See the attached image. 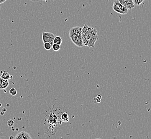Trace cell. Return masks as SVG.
Returning <instances> with one entry per match:
<instances>
[{"mask_svg": "<svg viewBox=\"0 0 151 139\" xmlns=\"http://www.w3.org/2000/svg\"><path fill=\"white\" fill-rule=\"evenodd\" d=\"M82 27L76 26L70 28V39L76 46L82 47L83 46L82 40Z\"/></svg>", "mask_w": 151, "mask_h": 139, "instance_id": "cell-3", "label": "cell"}, {"mask_svg": "<svg viewBox=\"0 0 151 139\" xmlns=\"http://www.w3.org/2000/svg\"><path fill=\"white\" fill-rule=\"evenodd\" d=\"M17 93V91L16 89L15 88H12L10 90H9V94L12 95V96H15L16 95Z\"/></svg>", "mask_w": 151, "mask_h": 139, "instance_id": "cell-14", "label": "cell"}, {"mask_svg": "<svg viewBox=\"0 0 151 139\" xmlns=\"http://www.w3.org/2000/svg\"><path fill=\"white\" fill-rule=\"evenodd\" d=\"M32 1H33V2H37V1H40V0H31Z\"/></svg>", "mask_w": 151, "mask_h": 139, "instance_id": "cell-21", "label": "cell"}, {"mask_svg": "<svg viewBox=\"0 0 151 139\" xmlns=\"http://www.w3.org/2000/svg\"><path fill=\"white\" fill-rule=\"evenodd\" d=\"M55 35L51 32H42V40L43 43H49L53 45Z\"/></svg>", "mask_w": 151, "mask_h": 139, "instance_id": "cell-5", "label": "cell"}, {"mask_svg": "<svg viewBox=\"0 0 151 139\" xmlns=\"http://www.w3.org/2000/svg\"><path fill=\"white\" fill-rule=\"evenodd\" d=\"M4 111H2L1 112V115H4Z\"/></svg>", "mask_w": 151, "mask_h": 139, "instance_id": "cell-19", "label": "cell"}, {"mask_svg": "<svg viewBox=\"0 0 151 139\" xmlns=\"http://www.w3.org/2000/svg\"><path fill=\"white\" fill-rule=\"evenodd\" d=\"M101 95H97L96 97L94 98V100L96 101L97 102L99 103L101 102Z\"/></svg>", "mask_w": 151, "mask_h": 139, "instance_id": "cell-17", "label": "cell"}, {"mask_svg": "<svg viewBox=\"0 0 151 139\" xmlns=\"http://www.w3.org/2000/svg\"><path fill=\"white\" fill-rule=\"evenodd\" d=\"M15 138L16 139H31V137L29 133L25 131H22L21 132L18 133Z\"/></svg>", "mask_w": 151, "mask_h": 139, "instance_id": "cell-7", "label": "cell"}, {"mask_svg": "<svg viewBox=\"0 0 151 139\" xmlns=\"http://www.w3.org/2000/svg\"><path fill=\"white\" fill-rule=\"evenodd\" d=\"M2 111H4V112L6 111V108H3V109H2Z\"/></svg>", "mask_w": 151, "mask_h": 139, "instance_id": "cell-20", "label": "cell"}, {"mask_svg": "<svg viewBox=\"0 0 151 139\" xmlns=\"http://www.w3.org/2000/svg\"><path fill=\"white\" fill-rule=\"evenodd\" d=\"M1 77L2 78L5 79H7V80H9V79L11 78L10 74L6 71H4L3 72V73L2 74V75L1 76Z\"/></svg>", "mask_w": 151, "mask_h": 139, "instance_id": "cell-11", "label": "cell"}, {"mask_svg": "<svg viewBox=\"0 0 151 139\" xmlns=\"http://www.w3.org/2000/svg\"><path fill=\"white\" fill-rule=\"evenodd\" d=\"M0 9H1V6H0Z\"/></svg>", "mask_w": 151, "mask_h": 139, "instance_id": "cell-24", "label": "cell"}, {"mask_svg": "<svg viewBox=\"0 0 151 139\" xmlns=\"http://www.w3.org/2000/svg\"><path fill=\"white\" fill-rule=\"evenodd\" d=\"M120 3L125 6L128 10H132L134 7L133 0H118Z\"/></svg>", "mask_w": 151, "mask_h": 139, "instance_id": "cell-6", "label": "cell"}, {"mask_svg": "<svg viewBox=\"0 0 151 139\" xmlns=\"http://www.w3.org/2000/svg\"><path fill=\"white\" fill-rule=\"evenodd\" d=\"M14 124H15L14 121L12 120V119L9 120L8 121H7V124L10 127H12L14 125Z\"/></svg>", "mask_w": 151, "mask_h": 139, "instance_id": "cell-16", "label": "cell"}, {"mask_svg": "<svg viewBox=\"0 0 151 139\" xmlns=\"http://www.w3.org/2000/svg\"><path fill=\"white\" fill-rule=\"evenodd\" d=\"M62 43H63V40L61 38L60 36H55V39H54V41H53V43H55V44H58V45H61Z\"/></svg>", "mask_w": 151, "mask_h": 139, "instance_id": "cell-10", "label": "cell"}, {"mask_svg": "<svg viewBox=\"0 0 151 139\" xmlns=\"http://www.w3.org/2000/svg\"><path fill=\"white\" fill-rule=\"evenodd\" d=\"M44 48L46 50H50L52 48V45L50 43H44Z\"/></svg>", "mask_w": 151, "mask_h": 139, "instance_id": "cell-12", "label": "cell"}, {"mask_svg": "<svg viewBox=\"0 0 151 139\" xmlns=\"http://www.w3.org/2000/svg\"><path fill=\"white\" fill-rule=\"evenodd\" d=\"M52 49L54 51H59L60 49V45H58V44H55V43H53L52 45Z\"/></svg>", "mask_w": 151, "mask_h": 139, "instance_id": "cell-13", "label": "cell"}, {"mask_svg": "<svg viewBox=\"0 0 151 139\" xmlns=\"http://www.w3.org/2000/svg\"><path fill=\"white\" fill-rule=\"evenodd\" d=\"M10 138V139H11V138H14V137H13L12 136H10V138Z\"/></svg>", "mask_w": 151, "mask_h": 139, "instance_id": "cell-22", "label": "cell"}, {"mask_svg": "<svg viewBox=\"0 0 151 139\" xmlns=\"http://www.w3.org/2000/svg\"><path fill=\"white\" fill-rule=\"evenodd\" d=\"M1 106V103H0V106Z\"/></svg>", "mask_w": 151, "mask_h": 139, "instance_id": "cell-23", "label": "cell"}, {"mask_svg": "<svg viewBox=\"0 0 151 139\" xmlns=\"http://www.w3.org/2000/svg\"><path fill=\"white\" fill-rule=\"evenodd\" d=\"M99 36L96 29L94 27H89L85 24L82 28V40L83 45L89 48H94L95 44L99 39Z\"/></svg>", "mask_w": 151, "mask_h": 139, "instance_id": "cell-2", "label": "cell"}, {"mask_svg": "<svg viewBox=\"0 0 151 139\" xmlns=\"http://www.w3.org/2000/svg\"><path fill=\"white\" fill-rule=\"evenodd\" d=\"M112 9L115 12H117L121 15H125L128 12V9L122 5L118 1L114 2L112 6Z\"/></svg>", "mask_w": 151, "mask_h": 139, "instance_id": "cell-4", "label": "cell"}, {"mask_svg": "<svg viewBox=\"0 0 151 139\" xmlns=\"http://www.w3.org/2000/svg\"><path fill=\"white\" fill-rule=\"evenodd\" d=\"M66 111L64 106L59 104L51 105L48 112L45 114V132L49 136L55 135L61 125V115Z\"/></svg>", "mask_w": 151, "mask_h": 139, "instance_id": "cell-1", "label": "cell"}, {"mask_svg": "<svg viewBox=\"0 0 151 139\" xmlns=\"http://www.w3.org/2000/svg\"><path fill=\"white\" fill-rule=\"evenodd\" d=\"M8 80L2 78L0 77V89H6L9 86Z\"/></svg>", "mask_w": 151, "mask_h": 139, "instance_id": "cell-8", "label": "cell"}, {"mask_svg": "<svg viewBox=\"0 0 151 139\" xmlns=\"http://www.w3.org/2000/svg\"><path fill=\"white\" fill-rule=\"evenodd\" d=\"M145 0H133V3L136 6H140Z\"/></svg>", "mask_w": 151, "mask_h": 139, "instance_id": "cell-15", "label": "cell"}, {"mask_svg": "<svg viewBox=\"0 0 151 139\" xmlns=\"http://www.w3.org/2000/svg\"><path fill=\"white\" fill-rule=\"evenodd\" d=\"M6 0H0V4H2V3H4Z\"/></svg>", "mask_w": 151, "mask_h": 139, "instance_id": "cell-18", "label": "cell"}, {"mask_svg": "<svg viewBox=\"0 0 151 139\" xmlns=\"http://www.w3.org/2000/svg\"><path fill=\"white\" fill-rule=\"evenodd\" d=\"M61 119L62 122L64 123H67L70 121V116L68 114V113L67 112V111L63 112L61 115Z\"/></svg>", "mask_w": 151, "mask_h": 139, "instance_id": "cell-9", "label": "cell"}]
</instances>
